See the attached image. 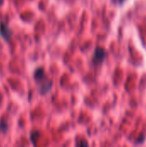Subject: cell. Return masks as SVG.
Wrapping results in <instances>:
<instances>
[{
    "mask_svg": "<svg viewBox=\"0 0 146 147\" xmlns=\"http://www.w3.org/2000/svg\"><path fill=\"white\" fill-rule=\"evenodd\" d=\"M7 129H8V124H7V122L4 121H0V130L3 133H4V132L7 131Z\"/></svg>",
    "mask_w": 146,
    "mask_h": 147,
    "instance_id": "5b68a950",
    "label": "cell"
},
{
    "mask_svg": "<svg viewBox=\"0 0 146 147\" xmlns=\"http://www.w3.org/2000/svg\"><path fill=\"white\" fill-rule=\"evenodd\" d=\"M45 75V72H44V69L42 67H39L35 70L34 71V79L37 80V81H40V79H42V78L44 77Z\"/></svg>",
    "mask_w": 146,
    "mask_h": 147,
    "instance_id": "3957f363",
    "label": "cell"
},
{
    "mask_svg": "<svg viewBox=\"0 0 146 147\" xmlns=\"http://www.w3.org/2000/svg\"><path fill=\"white\" fill-rule=\"evenodd\" d=\"M0 35L6 41L9 40L12 36V31L7 24L4 22H0Z\"/></svg>",
    "mask_w": 146,
    "mask_h": 147,
    "instance_id": "7a4b0ae2",
    "label": "cell"
},
{
    "mask_svg": "<svg viewBox=\"0 0 146 147\" xmlns=\"http://www.w3.org/2000/svg\"><path fill=\"white\" fill-rule=\"evenodd\" d=\"M52 87V82H49V81H46L45 83L42 84L41 85V89H40V93L41 94H45L46 92L49 91V90L51 89Z\"/></svg>",
    "mask_w": 146,
    "mask_h": 147,
    "instance_id": "277c9868",
    "label": "cell"
},
{
    "mask_svg": "<svg viewBox=\"0 0 146 147\" xmlns=\"http://www.w3.org/2000/svg\"><path fill=\"white\" fill-rule=\"evenodd\" d=\"M107 53L105 51L104 48L102 47H96L94 53V56H93V61L96 64H101L104 61L105 58H106Z\"/></svg>",
    "mask_w": 146,
    "mask_h": 147,
    "instance_id": "6da1fadb",
    "label": "cell"
},
{
    "mask_svg": "<svg viewBox=\"0 0 146 147\" xmlns=\"http://www.w3.org/2000/svg\"><path fill=\"white\" fill-rule=\"evenodd\" d=\"M0 102H1V97H0Z\"/></svg>",
    "mask_w": 146,
    "mask_h": 147,
    "instance_id": "ba28073f",
    "label": "cell"
},
{
    "mask_svg": "<svg viewBox=\"0 0 146 147\" xmlns=\"http://www.w3.org/2000/svg\"><path fill=\"white\" fill-rule=\"evenodd\" d=\"M118 1H119V3H123L126 0H118Z\"/></svg>",
    "mask_w": 146,
    "mask_h": 147,
    "instance_id": "8992f818",
    "label": "cell"
},
{
    "mask_svg": "<svg viewBox=\"0 0 146 147\" xmlns=\"http://www.w3.org/2000/svg\"><path fill=\"white\" fill-rule=\"evenodd\" d=\"M2 2H3V0H0V4L2 3Z\"/></svg>",
    "mask_w": 146,
    "mask_h": 147,
    "instance_id": "52a82bcc",
    "label": "cell"
}]
</instances>
